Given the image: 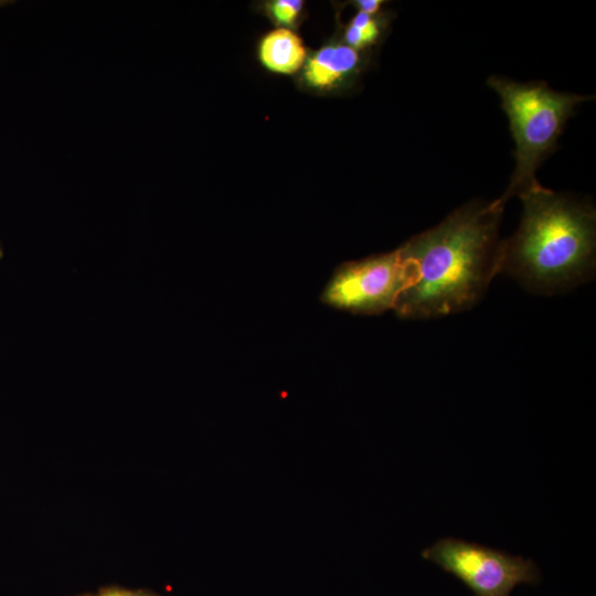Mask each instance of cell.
Instances as JSON below:
<instances>
[{
	"label": "cell",
	"mask_w": 596,
	"mask_h": 596,
	"mask_svg": "<svg viewBox=\"0 0 596 596\" xmlns=\"http://www.w3.org/2000/svg\"><path fill=\"white\" fill-rule=\"evenodd\" d=\"M304 2L300 0H275L269 4L273 18L280 24H292L301 12Z\"/></svg>",
	"instance_id": "obj_8"
},
{
	"label": "cell",
	"mask_w": 596,
	"mask_h": 596,
	"mask_svg": "<svg viewBox=\"0 0 596 596\" xmlns=\"http://www.w3.org/2000/svg\"><path fill=\"white\" fill-rule=\"evenodd\" d=\"M359 66L358 50L347 44L328 45L308 58L304 78L312 87L330 88L352 76Z\"/></svg>",
	"instance_id": "obj_6"
},
{
	"label": "cell",
	"mask_w": 596,
	"mask_h": 596,
	"mask_svg": "<svg viewBox=\"0 0 596 596\" xmlns=\"http://www.w3.org/2000/svg\"><path fill=\"white\" fill-rule=\"evenodd\" d=\"M504 202L470 203L400 247L409 284L393 310L432 319L471 308L497 272L498 228Z\"/></svg>",
	"instance_id": "obj_1"
},
{
	"label": "cell",
	"mask_w": 596,
	"mask_h": 596,
	"mask_svg": "<svg viewBox=\"0 0 596 596\" xmlns=\"http://www.w3.org/2000/svg\"><path fill=\"white\" fill-rule=\"evenodd\" d=\"M521 224L499 243L497 272L531 291L551 295L592 278L595 269V210L543 188L520 191Z\"/></svg>",
	"instance_id": "obj_2"
},
{
	"label": "cell",
	"mask_w": 596,
	"mask_h": 596,
	"mask_svg": "<svg viewBox=\"0 0 596 596\" xmlns=\"http://www.w3.org/2000/svg\"><path fill=\"white\" fill-rule=\"evenodd\" d=\"M351 26L362 33L370 43H374L380 34V26L377 21L372 17L363 12H358L351 23Z\"/></svg>",
	"instance_id": "obj_9"
},
{
	"label": "cell",
	"mask_w": 596,
	"mask_h": 596,
	"mask_svg": "<svg viewBox=\"0 0 596 596\" xmlns=\"http://www.w3.org/2000/svg\"><path fill=\"white\" fill-rule=\"evenodd\" d=\"M409 284L400 248L340 265L320 300L332 308L358 315H379L393 309Z\"/></svg>",
	"instance_id": "obj_5"
},
{
	"label": "cell",
	"mask_w": 596,
	"mask_h": 596,
	"mask_svg": "<svg viewBox=\"0 0 596 596\" xmlns=\"http://www.w3.org/2000/svg\"><path fill=\"white\" fill-rule=\"evenodd\" d=\"M2 257H3V249H2V247H1V245H0V259H1Z\"/></svg>",
	"instance_id": "obj_13"
},
{
	"label": "cell",
	"mask_w": 596,
	"mask_h": 596,
	"mask_svg": "<svg viewBox=\"0 0 596 596\" xmlns=\"http://www.w3.org/2000/svg\"><path fill=\"white\" fill-rule=\"evenodd\" d=\"M488 85L500 96L515 142V169L504 203L538 182L535 171L554 147L575 107L589 97L558 93L544 83L522 84L492 76Z\"/></svg>",
	"instance_id": "obj_3"
},
{
	"label": "cell",
	"mask_w": 596,
	"mask_h": 596,
	"mask_svg": "<svg viewBox=\"0 0 596 596\" xmlns=\"http://www.w3.org/2000/svg\"><path fill=\"white\" fill-rule=\"evenodd\" d=\"M422 556L454 575L475 596H510L515 586L535 585L541 578L532 560L461 539H440Z\"/></svg>",
	"instance_id": "obj_4"
},
{
	"label": "cell",
	"mask_w": 596,
	"mask_h": 596,
	"mask_svg": "<svg viewBox=\"0 0 596 596\" xmlns=\"http://www.w3.org/2000/svg\"><path fill=\"white\" fill-rule=\"evenodd\" d=\"M79 596H95V595H91V594H85V595H79Z\"/></svg>",
	"instance_id": "obj_14"
},
{
	"label": "cell",
	"mask_w": 596,
	"mask_h": 596,
	"mask_svg": "<svg viewBox=\"0 0 596 596\" xmlns=\"http://www.w3.org/2000/svg\"><path fill=\"white\" fill-rule=\"evenodd\" d=\"M258 52L263 65L278 74H294L306 62L301 39L287 28L268 32L260 41Z\"/></svg>",
	"instance_id": "obj_7"
},
{
	"label": "cell",
	"mask_w": 596,
	"mask_h": 596,
	"mask_svg": "<svg viewBox=\"0 0 596 596\" xmlns=\"http://www.w3.org/2000/svg\"><path fill=\"white\" fill-rule=\"evenodd\" d=\"M382 1L380 0H360L356 1V6L360 9V12L373 15L381 8Z\"/></svg>",
	"instance_id": "obj_11"
},
{
	"label": "cell",
	"mask_w": 596,
	"mask_h": 596,
	"mask_svg": "<svg viewBox=\"0 0 596 596\" xmlns=\"http://www.w3.org/2000/svg\"><path fill=\"white\" fill-rule=\"evenodd\" d=\"M95 596H143V590H132L119 586L102 588Z\"/></svg>",
	"instance_id": "obj_10"
},
{
	"label": "cell",
	"mask_w": 596,
	"mask_h": 596,
	"mask_svg": "<svg viewBox=\"0 0 596 596\" xmlns=\"http://www.w3.org/2000/svg\"><path fill=\"white\" fill-rule=\"evenodd\" d=\"M143 596H157V595H155L152 593L143 592Z\"/></svg>",
	"instance_id": "obj_12"
}]
</instances>
